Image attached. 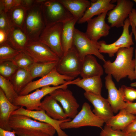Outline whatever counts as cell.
Wrapping results in <instances>:
<instances>
[{"label":"cell","mask_w":136,"mask_h":136,"mask_svg":"<svg viewBox=\"0 0 136 136\" xmlns=\"http://www.w3.org/2000/svg\"><path fill=\"white\" fill-rule=\"evenodd\" d=\"M122 131L127 134L136 132V119Z\"/></svg>","instance_id":"cell-41"},{"label":"cell","mask_w":136,"mask_h":136,"mask_svg":"<svg viewBox=\"0 0 136 136\" xmlns=\"http://www.w3.org/2000/svg\"><path fill=\"white\" fill-rule=\"evenodd\" d=\"M132 28V32L134 34L135 38L136 44V30L134 26V25L133 23H131V25ZM135 79H136V48L135 50Z\"/></svg>","instance_id":"cell-45"},{"label":"cell","mask_w":136,"mask_h":136,"mask_svg":"<svg viewBox=\"0 0 136 136\" xmlns=\"http://www.w3.org/2000/svg\"><path fill=\"white\" fill-rule=\"evenodd\" d=\"M27 8L20 5L13 7L6 13L12 27L19 28L23 30Z\"/></svg>","instance_id":"cell-29"},{"label":"cell","mask_w":136,"mask_h":136,"mask_svg":"<svg viewBox=\"0 0 136 136\" xmlns=\"http://www.w3.org/2000/svg\"><path fill=\"white\" fill-rule=\"evenodd\" d=\"M20 114L28 116L32 119L48 123L52 126L55 129L58 136H68L60 127V124L65 122L69 121L71 119L67 118L62 120L54 119L48 116L44 110L30 111L20 107L13 112L11 115Z\"/></svg>","instance_id":"cell-16"},{"label":"cell","mask_w":136,"mask_h":136,"mask_svg":"<svg viewBox=\"0 0 136 136\" xmlns=\"http://www.w3.org/2000/svg\"><path fill=\"white\" fill-rule=\"evenodd\" d=\"M105 86L108 93L107 99L114 113L124 109L126 102L124 101L122 93L118 89L112 79V76L107 74L105 78Z\"/></svg>","instance_id":"cell-18"},{"label":"cell","mask_w":136,"mask_h":136,"mask_svg":"<svg viewBox=\"0 0 136 136\" xmlns=\"http://www.w3.org/2000/svg\"><path fill=\"white\" fill-rule=\"evenodd\" d=\"M73 82L72 80L58 86H46L37 89L34 92L26 95H18L13 104L16 106L24 107L26 109L30 111L40 110L41 100L44 97L56 89L67 88L68 85L72 84Z\"/></svg>","instance_id":"cell-3"},{"label":"cell","mask_w":136,"mask_h":136,"mask_svg":"<svg viewBox=\"0 0 136 136\" xmlns=\"http://www.w3.org/2000/svg\"><path fill=\"white\" fill-rule=\"evenodd\" d=\"M99 136H127L122 130H114L106 124L100 133Z\"/></svg>","instance_id":"cell-38"},{"label":"cell","mask_w":136,"mask_h":136,"mask_svg":"<svg viewBox=\"0 0 136 136\" xmlns=\"http://www.w3.org/2000/svg\"><path fill=\"white\" fill-rule=\"evenodd\" d=\"M62 23L46 25L39 40L49 48L61 58L63 56L61 42Z\"/></svg>","instance_id":"cell-8"},{"label":"cell","mask_w":136,"mask_h":136,"mask_svg":"<svg viewBox=\"0 0 136 136\" xmlns=\"http://www.w3.org/2000/svg\"><path fill=\"white\" fill-rule=\"evenodd\" d=\"M40 6L46 25L63 23L74 18L59 0H43Z\"/></svg>","instance_id":"cell-4"},{"label":"cell","mask_w":136,"mask_h":136,"mask_svg":"<svg viewBox=\"0 0 136 136\" xmlns=\"http://www.w3.org/2000/svg\"><path fill=\"white\" fill-rule=\"evenodd\" d=\"M78 21L74 18L62 23L61 38L63 55L73 46L75 26Z\"/></svg>","instance_id":"cell-24"},{"label":"cell","mask_w":136,"mask_h":136,"mask_svg":"<svg viewBox=\"0 0 136 136\" xmlns=\"http://www.w3.org/2000/svg\"><path fill=\"white\" fill-rule=\"evenodd\" d=\"M20 107L15 106L7 98L4 92L0 88V128L10 131L12 129L9 124V120L12 113Z\"/></svg>","instance_id":"cell-20"},{"label":"cell","mask_w":136,"mask_h":136,"mask_svg":"<svg viewBox=\"0 0 136 136\" xmlns=\"http://www.w3.org/2000/svg\"><path fill=\"white\" fill-rule=\"evenodd\" d=\"M58 62H34L27 69L33 79L37 77H42L47 75L56 67Z\"/></svg>","instance_id":"cell-30"},{"label":"cell","mask_w":136,"mask_h":136,"mask_svg":"<svg viewBox=\"0 0 136 136\" xmlns=\"http://www.w3.org/2000/svg\"><path fill=\"white\" fill-rule=\"evenodd\" d=\"M49 94L60 103L68 118L72 119L78 114L79 105L71 90L59 88Z\"/></svg>","instance_id":"cell-14"},{"label":"cell","mask_w":136,"mask_h":136,"mask_svg":"<svg viewBox=\"0 0 136 136\" xmlns=\"http://www.w3.org/2000/svg\"><path fill=\"white\" fill-rule=\"evenodd\" d=\"M7 33V42L14 49L22 51L29 40L23 30L19 28L13 27Z\"/></svg>","instance_id":"cell-25"},{"label":"cell","mask_w":136,"mask_h":136,"mask_svg":"<svg viewBox=\"0 0 136 136\" xmlns=\"http://www.w3.org/2000/svg\"><path fill=\"white\" fill-rule=\"evenodd\" d=\"M12 27L8 20L7 13L3 10H0V29L7 33Z\"/></svg>","instance_id":"cell-39"},{"label":"cell","mask_w":136,"mask_h":136,"mask_svg":"<svg viewBox=\"0 0 136 136\" xmlns=\"http://www.w3.org/2000/svg\"><path fill=\"white\" fill-rule=\"evenodd\" d=\"M134 49L132 47L121 48L116 52L114 61H104L105 73L111 75L117 82L126 77L131 81L135 79V61L133 58Z\"/></svg>","instance_id":"cell-1"},{"label":"cell","mask_w":136,"mask_h":136,"mask_svg":"<svg viewBox=\"0 0 136 136\" xmlns=\"http://www.w3.org/2000/svg\"><path fill=\"white\" fill-rule=\"evenodd\" d=\"M22 51L29 56L35 62L58 61L60 59L49 48L39 40H29Z\"/></svg>","instance_id":"cell-9"},{"label":"cell","mask_w":136,"mask_h":136,"mask_svg":"<svg viewBox=\"0 0 136 136\" xmlns=\"http://www.w3.org/2000/svg\"><path fill=\"white\" fill-rule=\"evenodd\" d=\"M39 0L28 8L23 30L29 40H38L46 25Z\"/></svg>","instance_id":"cell-2"},{"label":"cell","mask_w":136,"mask_h":136,"mask_svg":"<svg viewBox=\"0 0 136 136\" xmlns=\"http://www.w3.org/2000/svg\"><path fill=\"white\" fill-rule=\"evenodd\" d=\"M108 12L103 13L87 22V28L85 33L91 41L97 42L101 37L109 35L111 27L105 21Z\"/></svg>","instance_id":"cell-15"},{"label":"cell","mask_w":136,"mask_h":136,"mask_svg":"<svg viewBox=\"0 0 136 136\" xmlns=\"http://www.w3.org/2000/svg\"><path fill=\"white\" fill-rule=\"evenodd\" d=\"M7 34L5 31L0 29V44L7 41Z\"/></svg>","instance_id":"cell-43"},{"label":"cell","mask_w":136,"mask_h":136,"mask_svg":"<svg viewBox=\"0 0 136 136\" xmlns=\"http://www.w3.org/2000/svg\"><path fill=\"white\" fill-rule=\"evenodd\" d=\"M103 73V68L93 55L86 56L82 61L80 75L82 78L101 77Z\"/></svg>","instance_id":"cell-22"},{"label":"cell","mask_w":136,"mask_h":136,"mask_svg":"<svg viewBox=\"0 0 136 136\" xmlns=\"http://www.w3.org/2000/svg\"><path fill=\"white\" fill-rule=\"evenodd\" d=\"M74 79L59 74L55 67L46 76L39 79L30 82L22 90L18 95H26L34 90L46 86H58Z\"/></svg>","instance_id":"cell-11"},{"label":"cell","mask_w":136,"mask_h":136,"mask_svg":"<svg viewBox=\"0 0 136 136\" xmlns=\"http://www.w3.org/2000/svg\"><path fill=\"white\" fill-rule=\"evenodd\" d=\"M11 61L18 68H28L34 62L29 56L22 51Z\"/></svg>","instance_id":"cell-33"},{"label":"cell","mask_w":136,"mask_h":136,"mask_svg":"<svg viewBox=\"0 0 136 136\" xmlns=\"http://www.w3.org/2000/svg\"><path fill=\"white\" fill-rule=\"evenodd\" d=\"M130 25V21L128 18L124 22L122 34L117 40L110 44H107L103 41L98 42L100 53L107 54L109 57H112L120 49L129 48L134 45L132 39L133 32H129V28Z\"/></svg>","instance_id":"cell-12"},{"label":"cell","mask_w":136,"mask_h":136,"mask_svg":"<svg viewBox=\"0 0 136 136\" xmlns=\"http://www.w3.org/2000/svg\"><path fill=\"white\" fill-rule=\"evenodd\" d=\"M73 46L82 61L88 55H93L104 62L105 60L103 55L99 51L98 42H95L90 40L84 33L75 28L73 42Z\"/></svg>","instance_id":"cell-6"},{"label":"cell","mask_w":136,"mask_h":136,"mask_svg":"<svg viewBox=\"0 0 136 136\" xmlns=\"http://www.w3.org/2000/svg\"><path fill=\"white\" fill-rule=\"evenodd\" d=\"M57 101L50 95H46L41 101L40 109L44 110L48 116L54 119L66 120L68 118Z\"/></svg>","instance_id":"cell-21"},{"label":"cell","mask_w":136,"mask_h":136,"mask_svg":"<svg viewBox=\"0 0 136 136\" xmlns=\"http://www.w3.org/2000/svg\"><path fill=\"white\" fill-rule=\"evenodd\" d=\"M84 95L93 106V112L105 123H107L114 116V112L107 99L104 98L101 95L86 92H85Z\"/></svg>","instance_id":"cell-17"},{"label":"cell","mask_w":136,"mask_h":136,"mask_svg":"<svg viewBox=\"0 0 136 136\" xmlns=\"http://www.w3.org/2000/svg\"><path fill=\"white\" fill-rule=\"evenodd\" d=\"M133 1L136 3V0H133Z\"/></svg>","instance_id":"cell-48"},{"label":"cell","mask_w":136,"mask_h":136,"mask_svg":"<svg viewBox=\"0 0 136 136\" xmlns=\"http://www.w3.org/2000/svg\"><path fill=\"white\" fill-rule=\"evenodd\" d=\"M11 131L6 130L0 128V136H16L15 131L14 130Z\"/></svg>","instance_id":"cell-42"},{"label":"cell","mask_w":136,"mask_h":136,"mask_svg":"<svg viewBox=\"0 0 136 136\" xmlns=\"http://www.w3.org/2000/svg\"><path fill=\"white\" fill-rule=\"evenodd\" d=\"M32 119L24 115H11L9 120V125L12 130L22 128L36 130L54 136L56 131L52 126Z\"/></svg>","instance_id":"cell-7"},{"label":"cell","mask_w":136,"mask_h":136,"mask_svg":"<svg viewBox=\"0 0 136 136\" xmlns=\"http://www.w3.org/2000/svg\"><path fill=\"white\" fill-rule=\"evenodd\" d=\"M126 111L133 115H136V102H126V105L124 109Z\"/></svg>","instance_id":"cell-40"},{"label":"cell","mask_w":136,"mask_h":136,"mask_svg":"<svg viewBox=\"0 0 136 136\" xmlns=\"http://www.w3.org/2000/svg\"><path fill=\"white\" fill-rule=\"evenodd\" d=\"M127 136H136V132L128 134Z\"/></svg>","instance_id":"cell-46"},{"label":"cell","mask_w":136,"mask_h":136,"mask_svg":"<svg viewBox=\"0 0 136 136\" xmlns=\"http://www.w3.org/2000/svg\"><path fill=\"white\" fill-rule=\"evenodd\" d=\"M18 67L11 61L0 63V75L10 80Z\"/></svg>","instance_id":"cell-34"},{"label":"cell","mask_w":136,"mask_h":136,"mask_svg":"<svg viewBox=\"0 0 136 136\" xmlns=\"http://www.w3.org/2000/svg\"><path fill=\"white\" fill-rule=\"evenodd\" d=\"M18 136H53L42 132L34 130L20 128L14 130Z\"/></svg>","instance_id":"cell-36"},{"label":"cell","mask_w":136,"mask_h":136,"mask_svg":"<svg viewBox=\"0 0 136 136\" xmlns=\"http://www.w3.org/2000/svg\"><path fill=\"white\" fill-rule=\"evenodd\" d=\"M21 51L13 48L7 42L0 44V63L12 61Z\"/></svg>","instance_id":"cell-32"},{"label":"cell","mask_w":136,"mask_h":136,"mask_svg":"<svg viewBox=\"0 0 136 136\" xmlns=\"http://www.w3.org/2000/svg\"><path fill=\"white\" fill-rule=\"evenodd\" d=\"M72 84L82 88L85 92L101 95L103 84L100 76H94L82 79L78 78L74 80Z\"/></svg>","instance_id":"cell-23"},{"label":"cell","mask_w":136,"mask_h":136,"mask_svg":"<svg viewBox=\"0 0 136 136\" xmlns=\"http://www.w3.org/2000/svg\"><path fill=\"white\" fill-rule=\"evenodd\" d=\"M128 18L133 24L136 30V10L133 8Z\"/></svg>","instance_id":"cell-44"},{"label":"cell","mask_w":136,"mask_h":136,"mask_svg":"<svg viewBox=\"0 0 136 136\" xmlns=\"http://www.w3.org/2000/svg\"><path fill=\"white\" fill-rule=\"evenodd\" d=\"M120 90L125 101L132 102L136 100V89L125 85L119 89Z\"/></svg>","instance_id":"cell-35"},{"label":"cell","mask_w":136,"mask_h":136,"mask_svg":"<svg viewBox=\"0 0 136 136\" xmlns=\"http://www.w3.org/2000/svg\"><path fill=\"white\" fill-rule=\"evenodd\" d=\"M104 123L102 119L93 112L89 104L85 102L83 104L80 111L70 121L61 123L60 127L62 130L86 126L101 128Z\"/></svg>","instance_id":"cell-5"},{"label":"cell","mask_w":136,"mask_h":136,"mask_svg":"<svg viewBox=\"0 0 136 136\" xmlns=\"http://www.w3.org/2000/svg\"><path fill=\"white\" fill-rule=\"evenodd\" d=\"M130 85L132 87H136V82L131 83Z\"/></svg>","instance_id":"cell-47"},{"label":"cell","mask_w":136,"mask_h":136,"mask_svg":"<svg viewBox=\"0 0 136 136\" xmlns=\"http://www.w3.org/2000/svg\"><path fill=\"white\" fill-rule=\"evenodd\" d=\"M22 0H0V10L6 13L14 7L21 5Z\"/></svg>","instance_id":"cell-37"},{"label":"cell","mask_w":136,"mask_h":136,"mask_svg":"<svg viewBox=\"0 0 136 136\" xmlns=\"http://www.w3.org/2000/svg\"><path fill=\"white\" fill-rule=\"evenodd\" d=\"M78 21L83 17L90 5L91 2L87 0H59Z\"/></svg>","instance_id":"cell-27"},{"label":"cell","mask_w":136,"mask_h":136,"mask_svg":"<svg viewBox=\"0 0 136 136\" xmlns=\"http://www.w3.org/2000/svg\"><path fill=\"white\" fill-rule=\"evenodd\" d=\"M0 88L7 99L12 103L18 96L10 80L0 75Z\"/></svg>","instance_id":"cell-31"},{"label":"cell","mask_w":136,"mask_h":136,"mask_svg":"<svg viewBox=\"0 0 136 136\" xmlns=\"http://www.w3.org/2000/svg\"><path fill=\"white\" fill-rule=\"evenodd\" d=\"M33 79L27 68H18L9 80L18 95Z\"/></svg>","instance_id":"cell-28"},{"label":"cell","mask_w":136,"mask_h":136,"mask_svg":"<svg viewBox=\"0 0 136 136\" xmlns=\"http://www.w3.org/2000/svg\"><path fill=\"white\" fill-rule=\"evenodd\" d=\"M116 2L114 8L107 13L108 22L111 27H123L125 21L133 9L134 4L129 0H118Z\"/></svg>","instance_id":"cell-13"},{"label":"cell","mask_w":136,"mask_h":136,"mask_svg":"<svg viewBox=\"0 0 136 136\" xmlns=\"http://www.w3.org/2000/svg\"><path fill=\"white\" fill-rule=\"evenodd\" d=\"M136 119V115L129 113L123 109L112 117L106 124L113 129L122 131Z\"/></svg>","instance_id":"cell-26"},{"label":"cell","mask_w":136,"mask_h":136,"mask_svg":"<svg viewBox=\"0 0 136 136\" xmlns=\"http://www.w3.org/2000/svg\"><path fill=\"white\" fill-rule=\"evenodd\" d=\"M82 61L74 47L57 62L56 69L59 74L75 79L80 75Z\"/></svg>","instance_id":"cell-10"},{"label":"cell","mask_w":136,"mask_h":136,"mask_svg":"<svg viewBox=\"0 0 136 136\" xmlns=\"http://www.w3.org/2000/svg\"><path fill=\"white\" fill-rule=\"evenodd\" d=\"M116 6L111 0L92 1L82 18L77 22L81 24L87 22L95 15H98L113 9Z\"/></svg>","instance_id":"cell-19"}]
</instances>
